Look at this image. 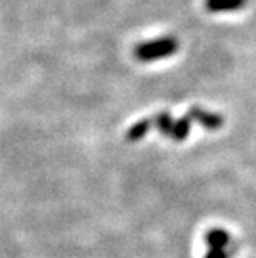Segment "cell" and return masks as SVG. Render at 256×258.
Here are the masks:
<instances>
[{"label":"cell","mask_w":256,"mask_h":258,"mask_svg":"<svg viewBox=\"0 0 256 258\" xmlns=\"http://www.w3.org/2000/svg\"><path fill=\"white\" fill-rule=\"evenodd\" d=\"M178 50V42L173 37H161L156 40L138 43L135 48V57L140 62H151V60L170 57Z\"/></svg>","instance_id":"6da1fadb"},{"label":"cell","mask_w":256,"mask_h":258,"mask_svg":"<svg viewBox=\"0 0 256 258\" xmlns=\"http://www.w3.org/2000/svg\"><path fill=\"white\" fill-rule=\"evenodd\" d=\"M188 115L192 117V120H197L200 125H203L206 130H218L223 125V117L218 113L206 112L200 107H192L190 108Z\"/></svg>","instance_id":"7a4b0ae2"},{"label":"cell","mask_w":256,"mask_h":258,"mask_svg":"<svg viewBox=\"0 0 256 258\" xmlns=\"http://www.w3.org/2000/svg\"><path fill=\"white\" fill-rule=\"evenodd\" d=\"M248 0H205V7L208 12H235L243 9Z\"/></svg>","instance_id":"3957f363"},{"label":"cell","mask_w":256,"mask_h":258,"mask_svg":"<svg viewBox=\"0 0 256 258\" xmlns=\"http://www.w3.org/2000/svg\"><path fill=\"white\" fill-rule=\"evenodd\" d=\"M205 240L210 248H225L228 245V241H230V237H228V233L225 230L213 228V230H210V232H206Z\"/></svg>","instance_id":"277c9868"},{"label":"cell","mask_w":256,"mask_h":258,"mask_svg":"<svg viewBox=\"0 0 256 258\" xmlns=\"http://www.w3.org/2000/svg\"><path fill=\"white\" fill-rule=\"evenodd\" d=\"M190 128H192V117L190 115H185V117L178 118L175 122V127H173V134L172 139L173 140H185L190 135Z\"/></svg>","instance_id":"5b68a950"},{"label":"cell","mask_w":256,"mask_h":258,"mask_svg":"<svg viewBox=\"0 0 256 258\" xmlns=\"http://www.w3.org/2000/svg\"><path fill=\"white\" fill-rule=\"evenodd\" d=\"M151 127V122L150 120H140V122H137L135 125H132V128L128 130L127 134V139L130 142H138L141 140L143 137L148 134V130Z\"/></svg>","instance_id":"8992f818"},{"label":"cell","mask_w":256,"mask_h":258,"mask_svg":"<svg viewBox=\"0 0 256 258\" xmlns=\"http://www.w3.org/2000/svg\"><path fill=\"white\" fill-rule=\"evenodd\" d=\"M155 122H156L158 130H160L163 135H165V137H172L173 127H175V120L172 118L170 113H166V112L158 113L156 118H155Z\"/></svg>","instance_id":"52a82bcc"},{"label":"cell","mask_w":256,"mask_h":258,"mask_svg":"<svg viewBox=\"0 0 256 258\" xmlns=\"http://www.w3.org/2000/svg\"><path fill=\"white\" fill-rule=\"evenodd\" d=\"M205 258H228L225 248H210Z\"/></svg>","instance_id":"ba28073f"}]
</instances>
